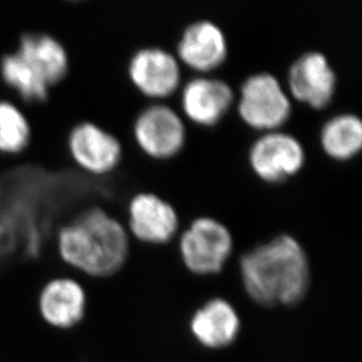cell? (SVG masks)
<instances>
[{
  "instance_id": "obj_1",
  "label": "cell",
  "mask_w": 362,
  "mask_h": 362,
  "mask_svg": "<svg viewBox=\"0 0 362 362\" xmlns=\"http://www.w3.org/2000/svg\"><path fill=\"white\" fill-rule=\"evenodd\" d=\"M240 274L247 294L265 308L298 304L310 286L308 255L287 233L244 253Z\"/></svg>"
},
{
  "instance_id": "obj_2",
  "label": "cell",
  "mask_w": 362,
  "mask_h": 362,
  "mask_svg": "<svg viewBox=\"0 0 362 362\" xmlns=\"http://www.w3.org/2000/svg\"><path fill=\"white\" fill-rule=\"evenodd\" d=\"M59 256L69 267L92 277L117 274L129 253L127 229L100 206L86 209L60 228Z\"/></svg>"
},
{
  "instance_id": "obj_3",
  "label": "cell",
  "mask_w": 362,
  "mask_h": 362,
  "mask_svg": "<svg viewBox=\"0 0 362 362\" xmlns=\"http://www.w3.org/2000/svg\"><path fill=\"white\" fill-rule=\"evenodd\" d=\"M237 112L253 129H279L292 114L291 96L272 73H253L240 85Z\"/></svg>"
},
{
  "instance_id": "obj_4",
  "label": "cell",
  "mask_w": 362,
  "mask_h": 362,
  "mask_svg": "<svg viewBox=\"0 0 362 362\" xmlns=\"http://www.w3.org/2000/svg\"><path fill=\"white\" fill-rule=\"evenodd\" d=\"M233 249V235L228 226L210 216L194 219L180 240L183 263L197 274L221 272Z\"/></svg>"
},
{
  "instance_id": "obj_5",
  "label": "cell",
  "mask_w": 362,
  "mask_h": 362,
  "mask_svg": "<svg viewBox=\"0 0 362 362\" xmlns=\"http://www.w3.org/2000/svg\"><path fill=\"white\" fill-rule=\"evenodd\" d=\"M137 146L153 158L165 160L177 155L187 142V127L181 115L165 103H153L134 121Z\"/></svg>"
},
{
  "instance_id": "obj_6",
  "label": "cell",
  "mask_w": 362,
  "mask_h": 362,
  "mask_svg": "<svg viewBox=\"0 0 362 362\" xmlns=\"http://www.w3.org/2000/svg\"><path fill=\"white\" fill-rule=\"evenodd\" d=\"M306 154L300 140L281 129L264 132L249 149L253 173L269 183L285 181L304 167Z\"/></svg>"
},
{
  "instance_id": "obj_7",
  "label": "cell",
  "mask_w": 362,
  "mask_h": 362,
  "mask_svg": "<svg viewBox=\"0 0 362 362\" xmlns=\"http://www.w3.org/2000/svg\"><path fill=\"white\" fill-rule=\"evenodd\" d=\"M67 151L81 170L94 176L115 170L123 155L121 141L92 121H83L73 127L67 136Z\"/></svg>"
},
{
  "instance_id": "obj_8",
  "label": "cell",
  "mask_w": 362,
  "mask_h": 362,
  "mask_svg": "<svg viewBox=\"0 0 362 362\" xmlns=\"http://www.w3.org/2000/svg\"><path fill=\"white\" fill-rule=\"evenodd\" d=\"M128 76L144 95L164 99L174 94L181 86V62L165 48L144 46L130 57Z\"/></svg>"
},
{
  "instance_id": "obj_9",
  "label": "cell",
  "mask_w": 362,
  "mask_h": 362,
  "mask_svg": "<svg viewBox=\"0 0 362 362\" xmlns=\"http://www.w3.org/2000/svg\"><path fill=\"white\" fill-rule=\"evenodd\" d=\"M337 73L327 57L319 51L305 52L291 64L287 92L315 110L328 106L337 90Z\"/></svg>"
},
{
  "instance_id": "obj_10",
  "label": "cell",
  "mask_w": 362,
  "mask_h": 362,
  "mask_svg": "<svg viewBox=\"0 0 362 362\" xmlns=\"http://www.w3.org/2000/svg\"><path fill=\"white\" fill-rule=\"evenodd\" d=\"M180 217L174 205L156 192H137L128 204V228L137 240L165 244L174 238Z\"/></svg>"
},
{
  "instance_id": "obj_11",
  "label": "cell",
  "mask_w": 362,
  "mask_h": 362,
  "mask_svg": "<svg viewBox=\"0 0 362 362\" xmlns=\"http://www.w3.org/2000/svg\"><path fill=\"white\" fill-rule=\"evenodd\" d=\"M176 51L180 62L205 74L218 69L226 62L229 44L218 24L209 19H199L183 30Z\"/></svg>"
},
{
  "instance_id": "obj_12",
  "label": "cell",
  "mask_w": 362,
  "mask_h": 362,
  "mask_svg": "<svg viewBox=\"0 0 362 362\" xmlns=\"http://www.w3.org/2000/svg\"><path fill=\"white\" fill-rule=\"evenodd\" d=\"M235 103L229 82L215 76H194L183 85L181 107L189 120L201 126H215Z\"/></svg>"
},
{
  "instance_id": "obj_13",
  "label": "cell",
  "mask_w": 362,
  "mask_h": 362,
  "mask_svg": "<svg viewBox=\"0 0 362 362\" xmlns=\"http://www.w3.org/2000/svg\"><path fill=\"white\" fill-rule=\"evenodd\" d=\"M16 52L49 87L58 85L69 73V53L53 35L26 33Z\"/></svg>"
},
{
  "instance_id": "obj_14",
  "label": "cell",
  "mask_w": 362,
  "mask_h": 362,
  "mask_svg": "<svg viewBox=\"0 0 362 362\" xmlns=\"http://www.w3.org/2000/svg\"><path fill=\"white\" fill-rule=\"evenodd\" d=\"M85 308V291L74 279H53L41 291L39 310L45 322L54 327H73L83 318Z\"/></svg>"
},
{
  "instance_id": "obj_15",
  "label": "cell",
  "mask_w": 362,
  "mask_h": 362,
  "mask_svg": "<svg viewBox=\"0 0 362 362\" xmlns=\"http://www.w3.org/2000/svg\"><path fill=\"white\" fill-rule=\"evenodd\" d=\"M192 333L209 349H224L236 340L240 322L235 308L223 299H214L192 317Z\"/></svg>"
},
{
  "instance_id": "obj_16",
  "label": "cell",
  "mask_w": 362,
  "mask_h": 362,
  "mask_svg": "<svg viewBox=\"0 0 362 362\" xmlns=\"http://www.w3.org/2000/svg\"><path fill=\"white\" fill-rule=\"evenodd\" d=\"M320 144L329 158L347 161L362 148V120L356 114H335L320 129Z\"/></svg>"
},
{
  "instance_id": "obj_17",
  "label": "cell",
  "mask_w": 362,
  "mask_h": 362,
  "mask_svg": "<svg viewBox=\"0 0 362 362\" xmlns=\"http://www.w3.org/2000/svg\"><path fill=\"white\" fill-rule=\"evenodd\" d=\"M0 76L10 88L28 103H44L51 87L14 51L0 60Z\"/></svg>"
},
{
  "instance_id": "obj_18",
  "label": "cell",
  "mask_w": 362,
  "mask_h": 362,
  "mask_svg": "<svg viewBox=\"0 0 362 362\" xmlns=\"http://www.w3.org/2000/svg\"><path fill=\"white\" fill-rule=\"evenodd\" d=\"M31 140V123L26 114L10 100H0V154H21Z\"/></svg>"
},
{
  "instance_id": "obj_19",
  "label": "cell",
  "mask_w": 362,
  "mask_h": 362,
  "mask_svg": "<svg viewBox=\"0 0 362 362\" xmlns=\"http://www.w3.org/2000/svg\"><path fill=\"white\" fill-rule=\"evenodd\" d=\"M4 236H5V235H4V228L0 226V240H3Z\"/></svg>"
}]
</instances>
